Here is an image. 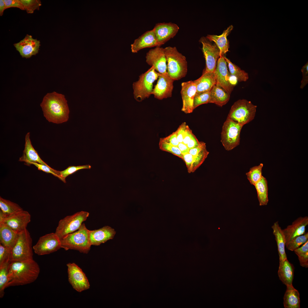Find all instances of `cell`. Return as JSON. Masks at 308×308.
<instances>
[{"label": "cell", "instance_id": "obj_1", "mask_svg": "<svg viewBox=\"0 0 308 308\" xmlns=\"http://www.w3.org/2000/svg\"><path fill=\"white\" fill-rule=\"evenodd\" d=\"M8 271L6 288L34 282L38 276L40 268L38 263L33 259L10 262Z\"/></svg>", "mask_w": 308, "mask_h": 308}, {"label": "cell", "instance_id": "obj_2", "mask_svg": "<svg viewBox=\"0 0 308 308\" xmlns=\"http://www.w3.org/2000/svg\"><path fill=\"white\" fill-rule=\"evenodd\" d=\"M40 106L44 117L48 122L58 124L68 121L70 110L64 95L55 92L48 93Z\"/></svg>", "mask_w": 308, "mask_h": 308}, {"label": "cell", "instance_id": "obj_3", "mask_svg": "<svg viewBox=\"0 0 308 308\" xmlns=\"http://www.w3.org/2000/svg\"><path fill=\"white\" fill-rule=\"evenodd\" d=\"M167 62V73L174 81L185 77L187 72V62L184 55L176 47L164 48Z\"/></svg>", "mask_w": 308, "mask_h": 308}, {"label": "cell", "instance_id": "obj_4", "mask_svg": "<svg viewBox=\"0 0 308 308\" xmlns=\"http://www.w3.org/2000/svg\"><path fill=\"white\" fill-rule=\"evenodd\" d=\"M89 231L85 224H82L76 231L68 234L60 240L61 248L66 250H74L88 253L91 246Z\"/></svg>", "mask_w": 308, "mask_h": 308}, {"label": "cell", "instance_id": "obj_5", "mask_svg": "<svg viewBox=\"0 0 308 308\" xmlns=\"http://www.w3.org/2000/svg\"><path fill=\"white\" fill-rule=\"evenodd\" d=\"M32 239L27 229L18 233L10 249V262L33 259Z\"/></svg>", "mask_w": 308, "mask_h": 308}, {"label": "cell", "instance_id": "obj_6", "mask_svg": "<svg viewBox=\"0 0 308 308\" xmlns=\"http://www.w3.org/2000/svg\"><path fill=\"white\" fill-rule=\"evenodd\" d=\"M160 75L151 66L139 76L138 80L133 84L134 97L137 101L141 102L150 96L153 89V84Z\"/></svg>", "mask_w": 308, "mask_h": 308}, {"label": "cell", "instance_id": "obj_7", "mask_svg": "<svg viewBox=\"0 0 308 308\" xmlns=\"http://www.w3.org/2000/svg\"><path fill=\"white\" fill-rule=\"evenodd\" d=\"M257 106L246 100H239L232 106L227 118L244 126L254 118Z\"/></svg>", "mask_w": 308, "mask_h": 308}, {"label": "cell", "instance_id": "obj_8", "mask_svg": "<svg viewBox=\"0 0 308 308\" xmlns=\"http://www.w3.org/2000/svg\"><path fill=\"white\" fill-rule=\"evenodd\" d=\"M243 125L227 118L222 127L221 141L225 149L231 150L238 145Z\"/></svg>", "mask_w": 308, "mask_h": 308}, {"label": "cell", "instance_id": "obj_9", "mask_svg": "<svg viewBox=\"0 0 308 308\" xmlns=\"http://www.w3.org/2000/svg\"><path fill=\"white\" fill-rule=\"evenodd\" d=\"M89 215V212L82 211L66 216L60 220L55 233L60 240L78 230Z\"/></svg>", "mask_w": 308, "mask_h": 308}, {"label": "cell", "instance_id": "obj_10", "mask_svg": "<svg viewBox=\"0 0 308 308\" xmlns=\"http://www.w3.org/2000/svg\"><path fill=\"white\" fill-rule=\"evenodd\" d=\"M60 248V240L55 233L48 234L40 237L33 247L35 253L39 256L49 254Z\"/></svg>", "mask_w": 308, "mask_h": 308}, {"label": "cell", "instance_id": "obj_11", "mask_svg": "<svg viewBox=\"0 0 308 308\" xmlns=\"http://www.w3.org/2000/svg\"><path fill=\"white\" fill-rule=\"evenodd\" d=\"M200 42L202 44V50L206 61L205 72H214L217 61L220 57V51L215 44H212L206 37H201Z\"/></svg>", "mask_w": 308, "mask_h": 308}, {"label": "cell", "instance_id": "obj_12", "mask_svg": "<svg viewBox=\"0 0 308 308\" xmlns=\"http://www.w3.org/2000/svg\"><path fill=\"white\" fill-rule=\"evenodd\" d=\"M68 280L73 288L79 292L89 288L90 283L82 269L74 263L67 265Z\"/></svg>", "mask_w": 308, "mask_h": 308}, {"label": "cell", "instance_id": "obj_13", "mask_svg": "<svg viewBox=\"0 0 308 308\" xmlns=\"http://www.w3.org/2000/svg\"><path fill=\"white\" fill-rule=\"evenodd\" d=\"M146 61L160 74L167 73V62L164 48L157 46L146 54Z\"/></svg>", "mask_w": 308, "mask_h": 308}, {"label": "cell", "instance_id": "obj_14", "mask_svg": "<svg viewBox=\"0 0 308 308\" xmlns=\"http://www.w3.org/2000/svg\"><path fill=\"white\" fill-rule=\"evenodd\" d=\"M176 24L171 22L159 23L156 24L153 29L157 43L160 47L171 38H173L179 30Z\"/></svg>", "mask_w": 308, "mask_h": 308}, {"label": "cell", "instance_id": "obj_15", "mask_svg": "<svg viewBox=\"0 0 308 308\" xmlns=\"http://www.w3.org/2000/svg\"><path fill=\"white\" fill-rule=\"evenodd\" d=\"M174 80L167 73L160 74L157 84L153 88L151 94L159 100L171 97L173 88Z\"/></svg>", "mask_w": 308, "mask_h": 308}, {"label": "cell", "instance_id": "obj_16", "mask_svg": "<svg viewBox=\"0 0 308 308\" xmlns=\"http://www.w3.org/2000/svg\"><path fill=\"white\" fill-rule=\"evenodd\" d=\"M214 71L216 84L219 86L230 94L233 89V86L229 81L230 75L228 70L227 62L224 56H220L218 60Z\"/></svg>", "mask_w": 308, "mask_h": 308}, {"label": "cell", "instance_id": "obj_17", "mask_svg": "<svg viewBox=\"0 0 308 308\" xmlns=\"http://www.w3.org/2000/svg\"><path fill=\"white\" fill-rule=\"evenodd\" d=\"M31 220V216L23 210L7 216L4 223L17 233L26 229Z\"/></svg>", "mask_w": 308, "mask_h": 308}, {"label": "cell", "instance_id": "obj_18", "mask_svg": "<svg viewBox=\"0 0 308 308\" xmlns=\"http://www.w3.org/2000/svg\"><path fill=\"white\" fill-rule=\"evenodd\" d=\"M181 86V93L183 102L181 111L187 114L191 113L194 110L193 101L196 92V84L191 80L182 82Z\"/></svg>", "mask_w": 308, "mask_h": 308}, {"label": "cell", "instance_id": "obj_19", "mask_svg": "<svg viewBox=\"0 0 308 308\" xmlns=\"http://www.w3.org/2000/svg\"><path fill=\"white\" fill-rule=\"evenodd\" d=\"M14 45L22 57L27 58L38 53L40 45V40L27 34L23 40Z\"/></svg>", "mask_w": 308, "mask_h": 308}, {"label": "cell", "instance_id": "obj_20", "mask_svg": "<svg viewBox=\"0 0 308 308\" xmlns=\"http://www.w3.org/2000/svg\"><path fill=\"white\" fill-rule=\"evenodd\" d=\"M308 225V217H300L295 220L291 225L282 229L285 237V244L293 238L305 234L306 227Z\"/></svg>", "mask_w": 308, "mask_h": 308}, {"label": "cell", "instance_id": "obj_21", "mask_svg": "<svg viewBox=\"0 0 308 308\" xmlns=\"http://www.w3.org/2000/svg\"><path fill=\"white\" fill-rule=\"evenodd\" d=\"M91 245L98 246L113 238L116 232L111 227L106 226L98 230L89 231Z\"/></svg>", "mask_w": 308, "mask_h": 308}, {"label": "cell", "instance_id": "obj_22", "mask_svg": "<svg viewBox=\"0 0 308 308\" xmlns=\"http://www.w3.org/2000/svg\"><path fill=\"white\" fill-rule=\"evenodd\" d=\"M157 46V43L153 30L146 31L137 39L131 45V52H137L145 48Z\"/></svg>", "mask_w": 308, "mask_h": 308}, {"label": "cell", "instance_id": "obj_23", "mask_svg": "<svg viewBox=\"0 0 308 308\" xmlns=\"http://www.w3.org/2000/svg\"><path fill=\"white\" fill-rule=\"evenodd\" d=\"M25 148L22 156L19 159L20 161L24 162L26 165H29L31 162L37 163L48 165L40 158L37 152L33 146L30 139V133L28 132L25 136Z\"/></svg>", "mask_w": 308, "mask_h": 308}, {"label": "cell", "instance_id": "obj_24", "mask_svg": "<svg viewBox=\"0 0 308 308\" xmlns=\"http://www.w3.org/2000/svg\"><path fill=\"white\" fill-rule=\"evenodd\" d=\"M193 81L196 86V93L209 92L216 84L214 72H204L200 77Z\"/></svg>", "mask_w": 308, "mask_h": 308}, {"label": "cell", "instance_id": "obj_25", "mask_svg": "<svg viewBox=\"0 0 308 308\" xmlns=\"http://www.w3.org/2000/svg\"><path fill=\"white\" fill-rule=\"evenodd\" d=\"M232 25L230 26L220 35H208L206 37L210 42H214L219 49L221 56H224L228 51L229 42L227 37L233 29Z\"/></svg>", "mask_w": 308, "mask_h": 308}, {"label": "cell", "instance_id": "obj_26", "mask_svg": "<svg viewBox=\"0 0 308 308\" xmlns=\"http://www.w3.org/2000/svg\"><path fill=\"white\" fill-rule=\"evenodd\" d=\"M294 267L287 259L279 261L278 274L280 279L286 286L292 285Z\"/></svg>", "mask_w": 308, "mask_h": 308}, {"label": "cell", "instance_id": "obj_27", "mask_svg": "<svg viewBox=\"0 0 308 308\" xmlns=\"http://www.w3.org/2000/svg\"><path fill=\"white\" fill-rule=\"evenodd\" d=\"M271 228L277 245L279 261H283L287 259L285 250L286 240L285 235L278 221L275 222L271 226Z\"/></svg>", "mask_w": 308, "mask_h": 308}, {"label": "cell", "instance_id": "obj_28", "mask_svg": "<svg viewBox=\"0 0 308 308\" xmlns=\"http://www.w3.org/2000/svg\"><path fill=\"white\" fill-rule=\"evenodd\" d=\"M287 289L283 297L285 308H300L299 294L292 285L286 286Z\"/></svg>", "mask_w": 308, "mask_h": 308}, {"label": "cell", "instance_id": "obj_29", "mask_svg": "<svg viewBox=\"0 0 308 308\" xmlns=\"http://www.w3.org/2000/svg\"><path fill=\"white\" fill-rule=\"evenodd\" d=\"M210 95L209 103H214L221 107L226 104L230 98V94L216 84L210 90Z\"/></svg>", "mask_w": 308, "mask_h": 308}, {"label": "cell", "instance_id": "obj_30", "mask_svg": "<svg viewBox=\"0 0 308 308\" xmlns=\"http://www.w3.org/2000/svg\"><path fill=\"white\" fill-rule=\"evenodd\" d=\"M18 234L5 224H0V244L11 248Z\"/></svg>", "mask_w": 308, "mask_h": 308}, {"label": "cell", "instance_id": "obj_31", "mask_svg": "<svg viewBox=\"0 0 308 308\" xmlns=\"http://www.w3.org/2000/svg\"><path fill=\"white\" fill-rule=\"evenodd\" d=\"M254 186L257 191L260 206L266 205L269 199L268 182L266 178L263 176L261 180L254 185Z\"/></svg>", "mask_w": 308, "mask_h": 308}, {"label": "cell", "instance_id": "obj_32", "mask_svg": "<svg viewBox=\"0 0 308 308\" xmlns=\"http://www.w3.org/2000/svg\"><path fill=\"white\" fill-rule=\"evenodd\" d=\"M224 57L228 64L230 73L232 75L235 76L239 82H245L249 78L248 73L245 71L241 70L237 65L233 63L229 59L224 56Z\"/></svg>", "mask_w": 308, "mask_h": 308}, {"label": "cell", "instance_id": "obj_33", "mask_svg": "<svg viewBox=\"0 0 308 308\" xmlns=\"http://www.w3.org/2000/svg\"><path fill=\"white\" fill-rule=\"evenodd\" d=\"M1 210L8 216L23 210L17 204L0 197Z\"/></svg>", "mask_w": 308, "mask_h": 308}, {"label": "cell", "instance_id": "obj_34", "mask_svg": "<svg viewBox=\"0 0 308 308\" xmlns=\"http://www.w3.org/2000/svg\"><path fill=\"white\" fill-rule=\"evenodd\" d=\"M263 164L261 163L258 166L250 168L249 172L246 173L247 178L251 185H254L262 179Z\"/></svg>", "mask_w": 308, "mask_h": 308}, {"label": "cell", "instance_id": "obj_35", "mask_svg": "<svg viewBox=\"0 0 308 308\" xmlns=\"http://www.w3.org/2000/svg\"><path fill=\"white\" fill-rule=\"evenodd\" d=\"M297 255L300 265L303 267H308V241L294 251Z\"/></svg>", "mask_w": 308, "mask_h": 308}, {"label": "cell", "instance_id": "obj_36", "mask_svg": "<svg viewBox=\"0 0 308 308\" xmlns=\"http://www.w3.org/2000/svg\"><path fill=\"white\" fill-rule=\"evenodd\" d=\"M308 241V232L295 237L291 239L285 244V246L287 249L291 251L295 250L303 245Z\"/></svg>", "mask_w": 308, "mask_h": 308}, {"label": "cell", "instance_id": "obj_37", "mask_svg": "<svg viewBox=\"0 0 308 308\" xmlns=\"http://www.w3.org/2000/svg\"><path fill=\"white\" fill-rule=\"evenodd\" d=\"M159 146L162 151L169 152L183 159V154L178 147L167 143L162 138L160 139Z\"/></svg>", "mask_w": 308, "mask_h": 308}, {"label": "cell", "instance_id": "obj_38", "mask_svg": "<svg viewBox=\"0 0 308 308\" xmlns=\"http://www.w3.org/2000/svg\"><path fill=\"white\" fill-rule=\"evenodd\" d=\"M206 148L198 155L193 156L192 173L194 172L202 165L209 154Z\"/></svg>", "mask_w": 308, "mask_h": 308}, {"label": "cell", "instance_id": "obj_39", "mask_svg": "<svg viewBox=\"0 0 308 308\" xmlns=\"http://www.w3.org/2000/svg\"><path fill=\"white\" fill-rule=\"evenodd\" d=\"M25 10L28 13H33L35 10H39L41 3L40 0H20Z\"/></svg>", "mask_w": 308, "mask_h": 308}, {"label": "cell", "instance_id": "obj_40", "mask_svg": "<svg viewBox=\"0 0 308 308\" xmlns=\"http://www.w3.org/2000/svg\"><path fill=\"white\" fill-rule=\"evenodd\" d=\"M7 265L0 267V297H3L5 289L8 280V266Z\"/></svg>", "mask_w": 308, "mask_h": 308}, {"label": "cell", "instance_id": "obj_41", "mask_svg": "<svg viewBox=\"0 0 308 308\" xmlns=\"http://www.w3.org/2000/svg\"><path fill=\"white\" fill-rule=\"evenodd\" d=\"M210 99V91L196 93L193 101L194 110L200 105L209 103Z\"/></svg>", "mask_w": 308, "mask_h": 308}, {"label": "cell", "instance_id": "obj_42", "mask_svg": "<svg viewBox=\"0 0 308 308\" xmlns=\"http://www.w3.org/2000/svg\"><path fill=\"white\" fill-rule=\"evenodd\" d=\"M91 166L90 165H86L78 166H70L67 169L62 171H59L60 175L61 178V181L66 183L65 179L66 177L76 171L83 169H90Z\"/></svg>", "mask_w": 308, "mask_h": 308}, {"label": "cell", "instance_id": "obj_43", "mask_svg": "<svg viewBox=\"0 0 308 308\" xmlns=\"http://www.w3.org/2000/svg\"><path fill=\"white\" fill-rule=\"evenodd\" d=\"M10 249L0 244V267L9 264L10 261Z\"/></svg>", "mask_w": 308, "mask_h": 308}, {"label": "cell", "instance_id": "obj_44", "mask_svg": "<svg viewBox=\"0 0 308 308\" xmlns=\"http://www.w3.org/2000/svg\"><path fill=\"white\" fill-rule=\"evenodd\" d=\"M31 164L33 165L36 166L38 170L42 171L47 173L51 174L61 180V178L60 175L59 171L54 169L49 165H46L35 162H31L30 163V165Z\"/></svg>", "mask_w": 308, "mask_h": 308}, {"label": "cell", "instance_id": "obj_45", "mask_svg": "<svg viewBox=\"0 0 308 308\" xmlns=\"http://www.w3.org/2000/svg\"><path fill=\"white\" fill-rule=\"evenodd\" d=\"M5 9L11 7H17L25 10L23 5L20 0H4Z\"/></svg>", "mask_w": 308, "mask_h": 308}, {"label": "cell", "instance_id": "obj_46", "mask_svg": "<svg viewBox=\"0 0 308 308\" xmlns=\"http://www.w3.org/2000/svg\"><path fill=\"white\" fill-rule=\"evenodd\" d=\"M188 126L186 122H183L179 126L175 131L177 140L179 143H183V136Z\"/></svg>", "mask_w": 308, "mask_h": 308}, {"label": "cell", "instance_id": "obj_47", "mask_svg": "<svg viewBox=\"0 0 308 308\" xmlns=\"http://www.w3.org/2000/svg\"><path fill=\"white\" fill-rule=\"evenodd\" d=\"M301 71L303 78L301 81L300 88L303 89L308 82V63L307 62L302 68Z\"/></svg>", "mask_w": 308, "mask_h": 308}, {"label": "cell", "instance_id": "obj_48", "mask_svg": "<svg viewBox=\"0 0 308 308\" xmlns=\"http://www.w3.org/2000/svg\"><path fill=\"white\" fill-rule=\"evenodd\" d=\"M183 154V159L184 161L189 173H192L193 156L189 153Z\"/></svg>", "mask_w": 308, "mask_h": 308}, {"label": "cell", "instance_id": "obj_49", "mask_svg": "<svg viewBox=\"0 0 308 308\" xmlns=\"http://www.w3.org/2000/svg\"><path fill=\"white\" fill-rule=\"evenodd\" d=\"M162 138L167 143L174 146L177 147L179 143L177 140L175 131L169 136Z\"/></svg>", "mask_w": 308, "mask_h": 308}, {"label": "cell", "instance_id": "obj_50", "mask_svg": "<svg viewBox=\"0 0 308 308\" xmlns=\"http://www.w3.org/2000/svg\"><path fill=\"white\" fill-rule=\"evenodd\" d=\"M206 148V143L204 142L200 141V143L199 145L189 149V153L193 156H194L198 155Z\"/></svg>", "mask_w": 308, "mask_h": 308}, {"label": "cell", "instance_id": "obj_51", "mask_svg": "<svg viewBox=\"0 0 308 308\" xmlns=\"http://www.w3.org/2000/svg\"><path fill=\"white\" fill-rule=\"evenodd\" d=\"M193 134L192 131L188 126L186 129L183 136V143L187 145L192 138Z\"/></svg>", "mask_w": 308, "mask_h": 308}, {"label": "cell", "instance_id": "obj_52", "mask_svg": "<svg viewBox=\"0 0 308 308\" xmlns=\"http://www.w3.org/2000/svg\"><path fill=\"white\" fill-rule=\"evenodd\" d=\"M200 143L195 135L193 134L191 139L187 145L189 149L196 147L199 145Z\"/></svg>", "mask_w": 308, "mask_h": 308}, {"label": "cell", "instance_id": "obj_53", "mask_svg": "<svg viewBox=\"0 0 308 308\" xmlns=\"http://www.w3.org/2000/svg\"><path fill=\"white\" fill-rule=\"evenodd\" d=\"M177 147L182 154L189 153V149L187 145L183 143H179Z\"/></svg>", "mask_w": 308, "mask_h": 308}, {"label": "cell", "instance_id": "obj_54", "mask_svg": "<svg viewBox=\"0 0 308 308\" xmlns=\"http://www.w3.org/2000/svg\"><path fill=\"white\" fill-rule=\"evenodd\" d=\"M5 9V5L4 0H0V16H2Z\"/></svg>", "mask_w": 308, "mask_h": 308}, {"label": "cell", "instance_id": "obj_55", "mask_svg": "<svg viewBox=\"0 0 308 308\" xmlns=\"http://www.w3.org/2000/svg\"><path fill=\"white\" fill-rule=\"evenodd\" d=\"M8 215L0 210V224L4 223V220Z\"/></svg>", "mask_w": 308, "mask_h": 308}]
</instances>
